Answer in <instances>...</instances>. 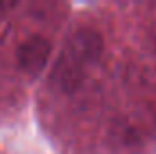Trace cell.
Wrapping results in <instances>:
<instances>
[{"mask_svg":"<svg viewBox=\"0 0 156 154\" xmlns=\"http://www.w3.org/2000/svg\"><path fill=\"white\" fill-rule=\"evenodd\" d=\"M82 67L96 64L104 53V38L93 27H80L71 37L64 49Z\"/></svg>","mask_w":156,"mask_h":154,"instance_id":"6da1fadb","label":"cell"},{"mask_svg":"<svg viewBox=\"0 0 156 154\" xmlns=\"http://www.w3.org/2000/svg\"><path fill=\"white\" fill-rule=\"evenodd\" d=\"M49 56H51V44L40 35L26 38L16 47V65L27 76H38L45 69Z\"/></svg>","mask_w":156,"mask_h":154,"instance_id":"7a4b0ae2","label":"cell"},{"mask_svg":"<svg viewBox=\"0 0 156 154\" xmlns=\"http://www.w3.org/2000/svg\"><path fill=\"white\" fill-rule=\"evenodd\" d=\"M82 78H83V67L75 58H71L66 51H62V54L58 56V60L51 71L53 87L64 94H71L80 87Z\"/></svg>","mask_w":156,"mask_h":154,"instance_id":"3957f363","label":"cell"},{"mask_svg":"<svg viewBox=\"0 0 156 154\" xmlns=\"http://www.w3.org/2000/svg\"><path fill=\"white\" fill-rule=\"evenodd\" d=\"M154 44H156V40H154Z\"/></svg>","mask_w":156,"mask_h":154,"instance_id":"277c9868","label":"cell"}]
</instances>
